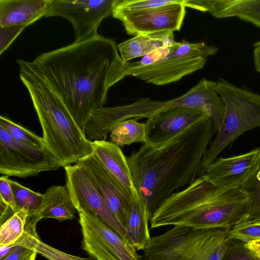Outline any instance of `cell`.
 I'll return each mask as SVG.
<instances>
[{"label": "cell", "mask_w": 260, "mask_h": 260, "mask_svg": "<svg viewBox=\"0 0 260 260\" xmlns=\"http://www.w3.org/2000/svg\"><path fill=\"white\" fill-rule=\"evenodd\" d=\"M77 164L87 171L109 209L125 230L134 198L132 191L122 185L93 153Z\"/></svg>", "instance_id": "14"}, {"label": "cell", "mask_w": 260, "mask_h": 260, "mask_svg": "<svg viewBox=\"0 0 260 260\" xmlns=\"http://www.w3.org/2000/svg\"><path fill=\"white\" fill-rule=\"evenodd\" d=\"M206 115L204 112L191 108L173 107L163 109L145 123V143L152 146L164 143Z\"/></svg>", "instance_id": "15"}, {"label": "cell", "mask_w": 260, "mask_h": 260, "mask_svg": "<svg viewBox=\"0 0 260 260\" xmlns=\"http://www.w3.org/2000/svg\"><path fill=\"white\" fill-rule=\"evenodd\" d=\"M16 62L20 79L52 91L84 134L91 114L106 103L109 88L126 77V62L117 45L99 34L43 53L32 61Z\"/></svg>", "instance_id": "1"}, {"label": "cell", "mask_w": 260, "mask_h": 260, "mask_svg": "<svg viewBox=\"0 0 260 260\" xmlns=\"http://www.w3.org/2000/svg\"><path fill=\"white\" fill-rule=\"evenodd\" d=\"M169 107H183L198 109L211 119L217 132L224 112V103L216 90V82L202 79L184 94L169 100Z\"/></svg>", "instance_id": "17"}, {"label": "cell", "mask_w": 260, "mask_h": 260, "mask_svg": "<svg viewBox=\"0 0 260 260\" xmlns=\"http://www.w3.org/2000/svg\"><path fill=\"white\" fill-rule=\"evenodd\" d=\"M7 176L0 177V199L9 205L16 212L12 190Z\"/></svg>", "instance_id": "35"}, {"label": "cell", "mask_w": 260, "mask_h": 260, "mask_svg": "<svg viewBox=\"0 0 260 260\" xmlns=\"http://www.w3.org/2000/svg\"><path fill=\"white\" fill-rule=\"evenodd\" d=\"M52 0H0V27H26L49 13Z\"/></svg>", "instance_id": "18"}, {"label": "cell", "mask_w": 260, "mask_h": 260, "mask_svg": "<svg viewBox=\"0 0 260 260\" xmlns=\"http://www.w3.org/2000/svg\"><path fill=\"white\" fill-rule=\"evenodd\" d=\"M37 253L34 251L31 254L25 257L23 260H35Z\"/></svg>", "instance_id": "41"}, {"label": "cell", "mask_w": 260, "mask_h": 260, "mask_svg": "<svg viewBox=\"0 0 260 260\" xmlns=\"http://www.w3.org/2000/svg\"><path fill=\"white\" fill-rule=\"evenodd\" d=\"M28 212L21 209L14 213L1 224L0 246L14 245L25 232Z\"/></svg>", "instance_id": "28"}, {"label": "cell", "mask_w": 260, "mask_h": 260, "mask_svg": "<svg viewBox=\"0 0 260 260\" xmlns=\"http://www.w3.org/2000/svg\"><path fill=\"white\" fill-rule=\"evenodd\" d=\"M184 0L142 11L115 13L112 16L121 21L129 35H146L179 31L186 15Z\"/></svg>", "instance_id": "13"}, {"label": "cell", "mask_w": 260, "mask_h": 260, "mask_svg": "<svg viewBox=\"0 0 260 260\" xmlns=\"http://www.w3.org/2000/svg\"><path fill=\"white\" fill-rule=\"evenodd\" d=\"M9 181L12 190L16 211L21 209L27 211V226L32 231H36L37 223L36 216L43 206L44 194L35 192L15 181L11 179Z\"/></svg>", "instance_id": "25"}, {"label": "cell", "mask_w": 260, "mask_h": 260, "mask_svg": "<svg viewBox=\"0 0 260 260\" xmlns=\"http://www.w3.org/2000/svg\"><path fill=\"white\" fill-rule=\"evenodd\" d=\"M82 248L96 260H144L127 240L99 217L78 212Z\"/></svg>", "instance_id": "8"}, {"label": "cell", "mask_w": 260, "mask_h": 260, "mask_svg": "<svg viewBox=\"0 0 260 260\" xmlns=\"http://www.w3.org/2000/svg\"><path fill=\"white\" fill-rule=\"evenodd\" d=\"M245 244L240 240L231 239L221 260H259Z\"/></svg>", "instance_id": "32"}, {"label": "cell", "mask_w": 260, "mask_h": 260, "mask_svg": "<svg viewBox=\"0 0 260 260\" xmlns=\"http://www.w3.org/2000/svg\"><path fill=\"white\" fill-rule=\"evenodd\" d=\"M246 201L240 186L220 189L201 175L164 201L153 214L151 227L231 228L244 215Z\"/></svg>", "instance_id": "3"}, {"label": "cell", "mask_w": 260, "mask_h": 260, "mask_svg": "<svg viewBox=\"0 0 260 260\" xmlns=\"http://www.w3.org/2000/svg\"><path fill=\"white\" fill-rule=\"evenodd\" d=\"M14 213L15 212L9 205L0 199V219L1 224Z\"/></svg>", "instance_id": "37"}, {"label": "cell", "mask_w": 260, "mask_h": 260, "mask_svg": "<svg viewBox=\"0 0 260 260\" xmlns=\"http://www.w3.org/2000/svg\"><path fill=\"white\" fill-rule=\"evenodd\" d=\"M150 220L146 209L139 197L134 195L125 231L127 241L137 251L143 250L151 239L149 221Z\"/></svg>", "instance_id": "22"}, {"label": "cell", "mask_w": 260, "mask_h": 260, "mask_svg": "<svg viewBox=\"0 0 260 260\" xmlns=\"http://www.w3.org/2000/svg\"><path fill=\"white\" fill-rule=\"evenodd\" d=\"M178 0H118L113 14L127 13L175 3Z\"/></svg>", "instance_id": "30"}, {"label": "cell", "mask_w": 260, "mask_h": 260, "mask_svg": "<svg viewBox=\"0 0 260 260\" xmlns=\"http://www.w3.org/2000/svg\"><path fill=\"white\" fill-rule=\"evenodd\" d=\"M44 194L43 206L36 216L37 222L42 218H54L61 222L75 218L77 210L66 185H52Z\"/></svg>", "instance_id": "21"}, {"label": "cell", "mask_w": 260, "mask_h": 260, "mask_svg": "<svg viewBox=\"0 0 260 260\" xmlns=\"http://www.w3.org/2000/svg\"><path fill=\"white\" fill-rule=\"evenodd\" d=\"M231 228L173 226L151 238L144 260H221L231 239Z\"/></svg>", "instance_id": "5"}, {"label": "cell", "mask_w": 260, "mask_h": 260, "mask_svg": "<svg viewBox=\"0 0 260 260\" xmlns=\"http://www.w3.org/2000/svg\"><path fill=\"white\" fill-rule=\"evenodd\" d=\"M27 89L43 131L46 149L62 167L77 163L93 153L89 141L72 115L48 88L20 79Z\"/></svg>", "instance_id": "4"}, {"label": "cell", "mask_w": 260, "mask_h": 260, "mask_svg": "<svg viewBox=\"0 0 260 260\" xmlns=\"http://www.w3.org/2000/svg\"><path fill=\"white\" fill-rule=\"evenodd\" d=\"M216 90L224 104V112L202 162L201 174L231 142L247 131L260 126V93L239 87L226 80L216 81Z\"/></svg>", "instance_id": "7"}, {"label": "cell", "mask_w": 260, "mask_h": 260, "mask_svg": "<svg viewBox=\"0 0 260 260\" xmlns=\"http://www.w3.org/2000/svg\"><path fill=\"white\" fill-rule=\"evenodd\" d=\"M214 132L206 115L164 143H143L127 158L138 196L150 219L174 190L189 185L201 174Z\"/></svg>", "instance_id": "2"}, {"label": "cell", "mask_w": 260, "mask_h": 260, "mask_svg": "<svg viewBox=\"0 0 260 260\" xmlns=\"http://www.w3.org/2000/svg\"><path fill=\"white\" fill-rule=\"evenodd\" d=\"M169 100L155 101L143 98L131 104L102 107L93 111L85 127L84 134L89 140H106L112 127L117 123L132 118H149L168 108Z\"/></svg>", "instance_id": "12"}, {"label": "cell", "mask_w": 260, "mask_h": 260, "mask_svg": "<svg viewBox=\"0 0 260 260\" xmlns=\"http://www.w3.org/2000/svg\"><path fill=\"white\" fill-rule=\"evenodd\" d=\"M14 245L8 246H0V259L4 257L5 255L8 254L14 247Z\"/></svg>", "instance_id": "40"}, {"label": "cell", "mask_w": 260, "mask_h": 260, "mask_svg": "<svg viewBox=\"0 0 260 260\" xmlns=\"http://www.w3.org/2000/svg\"><path fill=\"white\" fill-rule=\"evenodd\" d=\"M34 250L20 245H15L11 251L0 260H23Z\"/></svg>", "instance_id": "36"}, {"label": "cell", "mask_w": 260, "mask_h": 260, "mask_svg": "<svg viewBox=\"0 0 260 260\" xmlns=\"http://www.w3.org/2000/svg\"><path fill=\"white\" fill-rule=\"evenodd\" d=\"M253 47L254 66L256 71L260 74V41L255 43Z\"/></svg>", "instance_id": "38"}, {"label": "cell", "mask_w": 260, "mask_h": 260, "mask_svg": "<svg viewBox=\"0 0 260 260\" xmlns=\"http://www.w3.org/2000/svg\"><path fill=\"white\" fill-rule=\"evenodd\" d=\"M218 48L205 42L173 41L155 51L157 57H148L136 62H126V76H131L156 85H165L202 69L208 57Z\"/></svg>", "instance_id": "6"}, {"label": "cell", "mask_w": 260, "mask_h": 260, "mask_svg": "<svg viewBox=\"0 0 260 260\" xmlns=\"http://www.w3.org/2000/svg\"><path fill=\"white\" fill-rule=\"evenodd\" d=\"M231 239H236L247 244L260 240V223L246 222L237 224L231 228Z\"/></svg>", "instance_id": "31"}, {"label": "cell", "mask_w": 260, "mask_h": 260, "mask_svg": "<svg viewBox=\"0 0 260 260\" xmlns=\"http://www.w3.org/2000/svg\"><path fill=\"white\" fill-rule=\"evenodd\" d=\"M247 198L245 211L236 224L260 223V153L256 164L240 186Z\"/></svg>", "instance_id": "24"}, {"label": "cell", "mask_w": 260, "mask_h": 260, "mask_svg": "<svg viewBox=\"0 0 260 260\" xmlns=\"http://www.w3.org/2000/svg\"><path fill=\"white\" fill-rule=\"evenodd\" d=\"M245 245L252 253L260 260V240L250 242L245 244Z\"/></svg>", "instance_id": "39"}, {"label": "cell", "mask_w": 260, "mask_h": 260, "mask_svg": "<svg viewBox=\"0 0 260 260\" xmlns=\"http://www.w3.org/2000/svg\"><path fill=\"white\" fill-rule=\"evenodd\" d=\"M260 148L238 155L220 157L203 171L201 175L220 189L240 187L253 169Z\"/></svg>", "instance_id": "16"}, {"label": "cell", "mask_w": 260, "mask_h": 260, "mask_svg": "<svg viewBox=\"0 0 260 260\" xmlns=\"http://www.w3.org/2000/svg\"><path fill=\"white\" fill-rule=\"evenodd\" d=\"M61 166L46 149H39L15 141L0 126V173L8 177L34 176Z\"/></svg>", "instance_id": "9"}, {"label": "cell", "mask_w": 260, "mask_h": 260, "mask_svg": "<svg viewBox=\"0 0 260 260\" xmlns=\"http://www.w3.org/2000/svg\"><path fill=\"white\" fill-rule=\"evenodd\" d=\"M26 26L13 25L0 27V54H2Z\"/></svg>", "instance_id": "33"}, {"label": "cell", "mask_w": 260, "mask_h": 260, "mask_svg": "<svg viewBox=\"0 0 260 260\" xmlns=\"http://www.w3.org/2000/svg\"><path fill=\"white\" fill-rule=\"evenodd\" d=\"M253 0H184V6L216 18H239L250 6Z\"/></svg>", "instance_id": "23"}, {"label": "cell", "mask_w": 260, "mask_h": 260, "mask_svg": "<svg viewBox=\"0 0 260 260\" xmlns=\"http://www.w3.org/2000/svg\"><path fill=\"white\" fill-rule=\"evenodd\" d=\"M31 249L48 260H96L93 256L81 257L68 254L42 241L36 237L25 232L22 237L14 244Z\"/></svg>", "instance_id": "27"}, {"label": "cell", "mask_w": 260, "mask_h": 260, "mask_svg": "<svg viewBox=\"0 0 260 260\" xmlns=\"http://www.w3.org/2000/svg\"><path fill=\"white\" fill-rule=\"evenodd\" d=\"M238 18L260 28V0H253L251 5Z\"/></svg>", "instance_id": "34"}, {"label": "cell", "mask_w": 260, "mask_h": 260, "mask_svg": "<svg viewBox=\"0 0 260 260\" xmlns=\"http://www.w3.org/2000/svg\"><path fill=\"white\" fill-rule=\"evenodd\" d=\"M110 133L111 142L120 147L136 142L146 143L145 123L139 122L136 118L117 123Z\"/></svg>", "instance_id": "26"}, {"label": "cell", "mask_w": 260, "mask_h": 260, "mask_svg": "<svg viewBox=\"0 0 260 260\" xmlns=\"http://www.w3.org/2000/svg\"><path fill=\"white\" fill-rule=\"evenodd\" d=\"M0 126L6 129L13 139L17 142L39 149H46L43 138L9 118L1 116Z\"/></svg>", "instance_id": "29"}, {"label": "cell", "mask_w": 260, "mask_h": 260, "mask_svg": "<svg viewBox=\"0 0 260 260\" xmlns=\"http://www.w3.org/2000/svg\"><path fill=\"white\" fill-rule=\"evenodd\" d=\"M92 146L93 153L105 167L134 195L138 196L127 158L120 147L106 140L92 141Z\"/></svg>", "instance_id": "19"}, {"label": "cell", "mask_w": 260, "mask_h": 260, "mask_svg": "<svg viewBox=\"0 0 260 260\" xmlns=\"http://www.w3.org/2000/svg\"><path fill=\"white\" fill-rule=\"evenodd\" d=\"M63 168L66 185L78 212L85 211L99 217L127 241L125 229L109 209L87 171L77 163Z\"/></svg>", "instance_id": "11"}, {"label": "cell", "mask_w": 260, "mask_h": 260, "mask_svg": "<svg viewBox=\"0 0 260 260\" xmlns=\"http://www.w3.org/2000/svg\"><path fill=\"white\" fill-rule=\"evenodd\" d=\"M174 38L173 32L170 31L138 35L120 43L117 48L122 59L128 62L168 46Z\"/></svg>", "instance_id": "20"}, {"label": "cell", "mask_w": 260, "mask_h": 260, "mask_svg": "<svg viewBox=\"0 0 260 260\" xmlns=\"http://www.w3.org/2000/svg\"><path fill=\"white\" fill-rule=\"evenodd\" d=\"M118 0H52L46 17L59 16L70 21L75 42L98 35V29L106 18L112 15Z\"/></svg>", "instance_id": "10"}]
</instances>
